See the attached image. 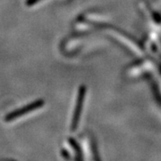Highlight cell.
Here are the masks:
<instances>
[{"mask_svg": "<svg viewBox=\"0 0 161 161\" xmlns=\"http://www.w3.org/2000/svg\"><path fill=\"white\" fill-rule=\"evenodd\" d=\"M40 106V104H39V102H35V104H32L31 105V106H27V107H25V108H22L20 109V110H16V111H15V112L12 113V114H8V116H7L6 118V120H11V119H14L17 116H20V115H22V114H25V110H34V109L37 108V107H39V106Z\"/></svg>", "mask_w": 161, "mask_h": 161, "instance_id": "6da1fadb", "label": "cell"}]
</instances>
